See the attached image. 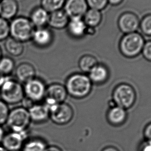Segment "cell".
<instances>
[{"mask_svg": "<svg viewBox=\"0 0 151 151\" xmlns=\"http://www.w3.org/2000/svg\"><path fill=\"white\" fill-rule=\"evenodd\" d=\"M46 88L44 81L37 77L26 82L23 86L25 97L34 103H40L44 101Z\"/></svg>", "mask_w": 151, "mask_h": 151, "instance_id": "8", "label": "cell"}, {"mask_svg": "<svg viewBox=\"0 0 151 151\" xmlns=\"http://www.w3.org/2000/svg\"><path fill=\"white\" fill-rule=\"evenodd\" d=\"M101 151H120V150L118 148H116V147H113V146H108V147L104 148Z\"/></svg>", "mask_w": 151, "mask_h": 151, "instance_id": "36", "label": "cell"}, {"mask_svg": "<svg viewBox=\"0 0 151 151\" xmlns=\"http://www.w3.org/2000/svg\"><path fill=\"white\" fill-rule=\"evenodd\" d=\"M143 134L145 137V140L151 142V122L145 126L143 130Z\"/></svg>", "mask_w": 151, "mask_h": 151, "instance_id": "34", "label": "cell"}, {"mask_svg": "<svg viewBox=\"0 0 151 151\" xmlns=\"http://www.w3.org/2000/svg\"><path fill=\"white\" fill-rule=\"evenodd\" d=\"M141 52L145 59L151 62V40L145 42Z\"/></svg>", "mask_w": 151, "mask_h": 151, "instance_id": "32", "label": "cell"}, {"mask_svg": "<svg viewBox=\"0 0 151 151\" xmlns=\"http://www.w3.org/2000/svg\"><path fill=\"white\" fill-rule=\"evenodd\" d=\"M19 11L16 0H1L0 1V17L6 20L15 18Z\"/></svg>", "mask_w": 151, "mask_h": 151, "instance_id": "18", "label": "cell"}, {"mask_svg": "<svg viewBox=\"0 0 151 151\" xmlns=\"http://www.w3.org/2000/svg\"><path fill=\"white\" fill-rule=\"evenodd\" d=\"M82 19L88 27L95 28L101 23L102 15L101 11L90 9L87 11Z\"/></svg>", "mask_w": 151, "mask_h": 151, "instance_id": "23", "label": "cell"}, {"mask_svg": "<svg viewBox=\"0 0 151 151\" xmlns=\"http://www.w3.org/2000/svg\"><path fill=\"white\" fill-rule=\"evenodd\" d=\"M0 97L8 105L21 103L25 97L23 86L18 81L8 76L0 87Z\"/></svg>", "mask_w": 151, "mask_h": 151, "instance_id": "2", "label": "cell"}, {"mask_svg": "<svg viewBox=\"0 0 151 151\" xmlns=\"http://www.w3.org/2000/svg\"><path fill=\"white\" fill-rule=\"evenodd\" d=\"M109 69L105 65L98 63L88 74L92 84L101 85L107 82L109 78Z\"/></svg>", "mask_w": 151, "mask_h": 151, "instance_id": "17", "label": "cell"}, {"mask_svg": "<svg viewBox=\"0 0 151 151\" xmlns=\"http://www.w3.org/2000/svg\"><path fill=\"white\" fill-rule=\"evenodd\" d=\"M45 151H63L61 147L55 145H51L47 147Z\"/></svg>", "mask_w": 151, "mask_h": 151, "instance_id": "35", "label": "cell"}, {"mask_svg": "<svg viewBox=\"0 0 151 151\" xmlns=\"http://www.w3.org/2000/svg\"><path fill=\"white\" fill-rule=\"evenodd\" d=\"M2 57V49L0 47V59H1Z\"/></svg>", "mask_w": 151, "mask_h": 151, "instance_id": "41", "label": "cell"}, {"mask_svg": "<svg viewBox=\"0 0 151 151\" xmlns=\"http://www.w3.org/2000/svg\"><path fill=\"white\" fill-rule=\"evenodd\" d=\"M64 11L69 19L82 18L88 10L86 0H66Z\"/></svg>", "mask_w": 151, "mask_h": 151, "instance_id": "11", "label": "cell"}, {"mask_svg": "<svg viewBox=\"0 0 151 151\" xmlns=\"http://www.w3.org/2000/svg\"><path fill=\"white\" fill-rule=\"evenodd\" d=\"M52 32L46 27L36 28L32 40L36 46L40 48H46L52 42Z\"/></svg>", "mask_w": 151, "mask_h": 151, "instance_id": "14", "label": "cell"}, {"mask_svg": "<svg viewBox=\"0 0 151 151\" xmlns=\"http://www.w3.org/2000/svg\"><path fill=\"white\" fill-rule=\"evenodd\" d=\"M69 18L63 9L49 13L48 25L55 29H61L67 27Z\"/></svg>", "mask_w": 151, "mask_h": 151, "instance_id": "19", "label": "cell"}, {"mask_svg": "<svg viewBox=\"0 0 151 151\" xmlns=\"http://www.w3.org/2000/svg\"><path fill=\"white\" fill-rule=\"evenodd\" d=\"M31 123L28 110L21 106L10 110L6 124L11 131L20 132L28 130Z\"/></svg>", "mask_w": 151, "mask_h": 151, "instance_id": "6", "label": "cell"}, {"mask_svg": "<svg viewBox=\"0 0 151 151\" xmlns=\"http://www.w3.org/2000/svg\"><path fill=\"white\" fill-rule=\"evenodd\" d=\"M86 1L90 9L99 11L105 9L108 3V0H86Z\"/></svg>", "mask_w": 151, "mask_h": 151, "instance_id": "31", "label": "cell"}, {"mask_svg": "<svg viewBox=\"0 0 151 151\" xmlns=\"http://www.w3.org/2000/svg\"><path fill=\"white\" fill-rule=\"evenodd\" d=\"M35 68L31 63L22 62L20 63L15 68L16 80L24 84L36 77Z\"/></svg>", "mask_w": 151, "mask_h": 151, "instance_id": "15", "label": "cell"}, {"mask_svg": "<svg viewBox=\"0 0 151 151\" xmlns=\"http://www.w3.org/2000/svg\"><path fill=\"white\" fill-rule=\"evenodd\" d=\"M11 37L24 43L32 40L35 27L29 18L16 17L9 23Z\"/></svg>", "mask_w": 151, "mask_h": 151, "instance_id": "3", "label": "cell"}, {"mask_svg": "<svg viewBox=\"0 0 151 151\" xmlns=\"http://www.w3.org/2000/svg\"><path fill=\"white\" fill-rule=\"evenodd\" d=\"M0 151H7L2 145H0Z\"/></svg>", "mask_w": 151, "mask_h": 151, "instance_id": "40", "label": "cell"}, {"mask_svg": "<svg viewBox=\"0 0 151 151\" xmlns=\"http://www.w3.org/2000/svg\"><path fill=\"white\" fill-rule=\"evenodd\" d=\"M138 151H151V142L144 140L139 145Z\"/></svg>", "mask_w": 151, "mask_h": 151, "instance_id": "33", "label": "cell"}, {"mask_svg": "<svg viewBox=\"0 0 151 151\" xmlns=\"http://www.w3.org/2000/svg\"><path fill=\"white\" fill-rule=\"evenodd\" d=\"M123 0H108V3L113 6H116L120 4Z\"/></svg>", "mask_w": 151, "mask_h": 151, "instance_id": "37", "label": "cell"}, {"mask_svg": "<svg viewBox=\"0 0 151 151\" xmlns=\"http://www.w3.org/2000/svg\"><path fill=\"white\" fill-rule=\"evenodd\" d=\"M29 138L28 130L20 132L11 131L5 134L1 143L7 151H20Z\"/></svg>", "mask_w": 151, "mask_h": 151, "instance_id": "10", "label": "cell"}, {"mask_svg": "<svg viewBox=\"0 0 151 151\" xmlns=\"http://www.w3.org/2000/svg\"><path fill=\"white\" fill-rule=\"evenodd\" d=\"M68 96L64 85L55 82L47 86L44 104L49 109L55 105L65 102Z\"/></svg>", "mask_w": 151, "mask_h": 151, "instance_id": "9", "label": "cell"}, {"mask_svg": "<svg viewBox=\"0 0 151 151\" xmlns=\"http://www.w3.org/2000/svg\"><path fill=\"white\" fill-rule=\"evenodd\" d=\"M145 43L142 36L138 33L126 34L120 40L119 48L124 57L132 58L142 52Z\"/></svg>", "mask_w": 151, "mask_h": 151, "instance_id": "4", "label": "cell"}, {"mask_svg": "<svg viewBox=\"0 0 151 151\" xmlns=\"http://www.w3.org/2000/svg\"><path fill=\"white\" fill-rule=\"evenodd\" d=\"M9 111L8 105L0 99V126L6 124Z\"/></svg>", "mask_w": 151, "mask_h": 151, "instance_id": "30", "label": "cell"}, {"mask_svg": "<svg viewBox=\"0 0 151 151\" xmlns=\"http://www.w3.org/2000/svg\"><path fill=\"white\" fill-rule=\"evenodd\" d=\"M140 25L138 18L134 13L126 12L120 16L118 20V26L123 33L136 32Z\"/></svg>", "mask_w": 151, "mask_h": 151, "instance_id": "12", "label": "cell"}, {"mask_svg": "<svg viewBox=\"0 0 151 151\" xmlns=\"http://www.w3.org/2000/svg\"><path fill=\"white\" fill-rule=\"evenodd\" d=\"M106 118L108 122L112 126H121L127 120V110L117 106L109 108L106 114Z\"/></svg>", "mask_w": 151, "mask_h": 151, "instance_id": "16", "label": "cell"}, {"mask_svg": "<svg viewBox=\"0 0 151 151\" xmlns=\"http://www.w3.org/2000/svg\"><path fill=\"white\" fill-rule=\"evenodd\" d=\"M66 27L69 35L75 38H80L86 34L88 27L82 18H73L69 19Z\"/></svg>", "mask_w": 151, "mask_h": 151, "instance_id": "20", "label": "cell"}, {"mask_svg": "<svg viewBox=\"0 0 151 151\" xmlns=\"http://www.w3.org/2000/svg\"><path fill=\"white\" fill-rule=\"evenodd\" d=\"M15 69V62L12 58L4 57L0 59V73L8 77L14 71Z\"/></svg>", "mask_w": 151, "mask_h": 151, "instance_id": "26", "label": "cell"}, {"mask_svg": "<svg viewBox=\"0 0 151 151\" xmlns=\"http://www.w3.org/2000/svg\"><path fill=\"white\" fill-rule=\"evenodd\" d=\"M66 0H41V7L49 13L61 10L65 4Z\"/></svg>", "mask_w": 151, "mask_h": 151, "instance_id": "27", "label": "cell"}, {"mask_svg": "<svg viewBox=\"0 0 151 151\" xmlns=\"http://www.w3.org/2000/svg\"><path fill=\"white\" fill-rule=\"evenodd\" d=\"M64 86L68 95L73 99H81L90 94L93 84L88 75L77 73L68 77Z\"/></svg>", "mask_w": 151, "mask_h": 151, "instance_id": "1", "label": "cell"}, {"mask_svg": "<svg viewBox=\"0 0 151 151\" xmlns=\"http://www.w3.org/2000/svg\"><path fill=\"white\" fill-rule=\"evenodd\" d=\"M1 1V0H0V1Z\"/></svg>", "mask_w": 151, "mask_h": 151, "instance_id": "43", "label": "cell"}, {"mask_svg": "<svg viewBox=\"0 0 151 151\" xmlns=\"http://www.w3.org/2000/svg\"><path fill=\"white\" fill-rule=\"evenodd\" d=\"M21 151V150H20V151Z\"/></svg>", "mask_w": 151, "mask_h": 151, "instance_id": "42", "label": "cell"}, {"mask_svg": "<svg viewBox=\"0 0 151 151\" xmlns=\"http://www.w3.org/2000/svg\"><path fill=\"white\" fill-rule=\"evenodd\" d=\"M5 134L4 130L2 126H0V143H2L3 139L4 137Z\"/></svg>", "mask_w": 151, "mask_h": 151, "instance_id": "38", "label": "cell"}, {"mask_svg": "<svg viewBox=\"0 0 151 151\" xmlns=\"http://www.w3.org/2000/svg\"><path fill=\"white\" fill-rule=\"evenodd\" d=\"M47 145L42 139L33 138L25 141L21 151H45Z\"/></svg>", "mask_w": 151, "mask_h": 151, "instance_id": "24", "label": "cell"}, {"mask_svg": "<svg viewBox=\"0 0 151 151\" xmlns=\"http://www.w3.org/2000/svg\"><path fill=\"white\" fill-rule=\"evenodd\" d=\"M49 17V13L40 6L32 11L29 19L35 28H40L48 25Z\"/></svg>", "mask_w": 151, "mask_h": 151, "instance_id": "21", "label": "cell"}, {"mask_svg": "<svg viewBox=\"0 0 151 151\" xmlns=\"http://www.w3.org/2000/svg\"><path fill=\"white\" fill-rule=\"evenodd\" d=\"M7 77L3 75L1 73H0V87L2 86L3 83L4 82L5 80L6 79Z\"/></svg>", "mask_w": 151, "mask_h": 151, "instance_id": "39", "label": "cell"}, {"mask_svg": "<svg viewBox=\"0 0 151 151\" xmlns=\"http://www.w3.org/2000/svg\"><path fill=\"white\" fill-rule=\"evenodd\" d=\"M10 35L9 21L0 17V42L6 40Z\"/></svg>", "mask_w": 151, "mask_h": 151, "instance_id": "28", "label": "cell"}, {"mask_svg": "<svg viewBox=\"0 0 151 151\" xmlns=\"http://www.w3.org/2000/svg\"><path fill=\"white\" fill-rule=\"evenodd\" d=\"M28 111L31 122L36 124L44 123L49 119V109L44 103H36Z\"/></svg>", "mask_w": 151, "mask_h": 151, "instance_id": "13", "label": "cell"}, {"mask_svg": "<svg viewBox=\"0 0 151 151\" xmlns=\"http://www.w3.org/2000/svg\"><path fill=\"white\" fill-rule=\"evenodd\" d=\"M4 47L7 52L13 57H20L23 54L24 50L23 43L11 37L6 40Z\"/></svg>", "mask_w": 151, "mask_h": 151, "instance_id": "22", "label": "cell"}, {"mask_svg": "<svg viewBox=\"0 0 151 151\" xmlns=\"http://www.w3.org/2000/svg\"><path fill=\"white\" fill-rule=\"evenodd\" d=\"M139 26L143 33L145 35L151 36V14L143 17Z\"/></svg>", "mask_w": 151, "mask_h": 151, "instance_id": "29", "label": "cell"}, {"mask_svg": "<svg viewBox=\"0 0 151 151\" xmlns=\"http://www.w3.org/2000/svg\"><path fill=\"white\" fill-rule=\"evenodd\" d=\"M49 112V119L54 124L59 126H64L70 123L75 115L73 107L66 102L51 107Z\"/></svg>", "mask_w": 151, "mask_h": 151, "instance_id": "7", "label": "cell"}, {"mask_svg": "<svg viewBox=\"0 0 151 151\" xmlns=\"http://www.w3.org/2000/svg\"><path fill=\"white\" fill-rule=\"evenodd\" d=\"M98 64L95 57L92 55H86L80 58L78 62V66L83 73H89V72Z\"/></svg>", "mask_w": 151, "mask_h": 151, "instance_id": "25", "label": "cell"}, {"mask_svg": "<svg viewBox=\"0 0 151 151\" xmlns=\"http://www.w3.org/2000/svg\"><path fill=\"white\" fill-rule=\"evenodd\" d=\"M111 99L116 106L128 110L136 103V92L131 85L123 83L119 84L114 88Z\"/></svg>", "mask_w": 151, "mask_h": 151, "instance_id": "5", "label": "cell"}]
</instances>
